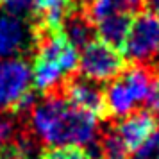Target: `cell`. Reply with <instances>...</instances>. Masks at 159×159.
I'll return each mask as SVG.
<instances>
[{
    "label": "cell",
    "mask_w": 159,
    "mask_h": 159,
    "mask_svg": "<svg viewBox=\"0 0 159 159\" xmlns=\"http://www.w3.org/2000/svg\"><path fill=\"white\" fill-rule=\"evenodd\" d=\"M97 148H98V159H130V148L118 136L115 127L102 134Z\"/></svg>",
    "instance_id": "12"
},
{
    "label": "cell",
    "mask_w": 159,
    "mask_h": 159,
    "mask_svg": "<svg viewBox=\"0 0 159 159\" xmlns=\"http://www.w3.org/2000/svg\"><path fill=\"white\" fill-rule=\"evenodd\" d=\"M39 159H95L89 150L75 145H61V147H47Z\"/></svg>",
    "instance_id": "13"
},
{
    "label": "cell",
    "mask_w": 159,
    "mask_h": 159,
    "mask_svg": "<svg viewBox=\"0 0 159 159\" xmlns=\"http://www.w3.org/2000/svg\"><path fill=\"white\" fill-rule=\"evenodd\" d=\"M2 2H4V0H0V4H2Z\"/></svg>",
    "instance_id": "20"
},
{
    "label": "cell",
    "mask_w": 159,
    "mask_h": 159,
    "mask_svg": "<svg viewBox=\"0 0 159 159\" xmlns=\"http://www.w3.org/2000/svg\"><path fill=\"white\" fill-rule=\"evenodd\" d=\"M122 56L132 65H145L159 54V18L143 13L132 18L129 34L123 41Z\"/></svg>",
    "instance_id": "5"
},
{
    "label": "cell",
    "mask_w": 159,
    "mask_h": 159,
    "mask_svg": "<svg viewBox=\"0 0 159 159\" xmlns=\"http://www.w3.org/2000/svg\"><path fill=\"white\" fill-rule=\"evenodd\" d=\"M36 104L32 70L22 57L0 59V111L25 113Z\"/></svg>",
    "instance_id": "3"
},
{
    "label": "cell",
    "mask_w": 159,
    "mask_h": 159,
    "mask_svg": "<svg viewBox=\"0 0 159 159\" xmlns=\"http://www.w3.org/2000/svg\"><path fill=\"white\" fill-rule=\"evenodd\" d=\"M63 32L65 36L68 38V41L77 48V50H82L89 41L97 39L95 36V25L89 22V18L86 16V11H84V4L77 0L73 4V7L70 9L68 16L65 18V23H63Z\"/></svg>",
    "instance_id": "9"
},
{
    "label": "cell",
    "mask_w": 159,
    "mask_h": 159,
    "mask_svg": "<svg viewBox=\"0 0 159 159\" xmlns=\"http://www.w3.org/2000/svg\"><path fill=\"white\" fill-rule=\"evenodd\" d=\"M152 73L145 65H132L125 68L113 82L104 89L106 116L123 118L134 113V109L148 102L152 91Z\"/></svg>",
    "instance_id": "2"
},
{
    "label": "cell",
    "mask_w": 159,
    "mask_h": 159,
    "mask_svg": "<svg viewBox=\"0 0 159 159\" xmlns=\"http://www.w3.org/2000/svg\"><path fill=\"white\" fill-rule=\"evenodd\" d=\"M123 70H125V57L122 56V52L100 39L89 41L80 50L79 72L82 77L93 82L113 80Z\"/></svg>",
    "instance_id": "4"
},
{
    "label": "cell",
    "mask_w": 159,
    "mask_h": 159,
    "mask_svg": "<svg viewBox=\"0 0 159 159\" xmlns=\"http://www.w3.org/2000/svg\"><path fill=\"white\" fill-rule=\"evenodd\" d=\"M132 159H159V130H156L136 150Z\"/></svg>",
    "instance_id": "15"
},
{
    "label": "cell",
    "mask_w": 159,
    "mask_h": 159,
    "mask_svg": "<svg viewBox=\"0 0 159 159\" xmlns=\"http://www.w3.org/2000/svg\"><path fill=\"white\" fill-rule=\"evenodd\" d=\"M36 47V34L32 25L23 18L2 11L0 13V59L18 57Z\"/></svg>",
    "instance_id": "6"
},
{
    "label": "cell",
    "mask_w": 159,
    "mask_h": 159,
    "mask_svg": "<svg viewBox=\"0 0 159 159\" xmlns=\"http://www.w3.org/2000/svg\"><path fill=\"white\" fill-rule=\"evenodd\" d=\"M59 93L65 100L79 111H84L91 116H106L104 107V89L97 82L86 79L82 75H73L63 82Z\"/></svg>",
    "instance_id": "7"
},
{
    "label": "cell",
    "mask_w": 159,
    "mask_h": 159,
    "mask_svg": "<svg viewBox=\"0 0 159 159\" xmlns=\"http://www.w3.org/2000/svg\"><path fill=\"white\" fill-rule=\"evenodd\" d=\"M29 120L34 134L48 147L75 145L84 148L95 145L98 138L97 118L70 106L59 89L32 106Z\"/></svg>",
    "instance_id": "1"
},
{
    "label": "cell",
    "mask_w": 159,
    "mask_h": 159,
    "mask_svg": "<svg viewBox=\"0 0 159 159\" xmlns=\"http://www.w3.org/2000/svg\"><path fill=\"white\" fill-rule=\"evenodd\" d=\"M143 6V0H88L84 11L89 22L97 23L109 15H130Z\"/></svg>",
    "instance_id": "11"
},
{
    "label": "cell",
    "mask_w": 159,
    "mask_h": 159,
    "mask_svg": "<svg viewBox=\"0 0 159 159\" xmlns=\"http://www.w3.org/2000/svg\"><path fill=\"white\" fill-rule=\"evenodd\" d=\"M32 157V145L27 138H16L9 139L0 145V159H30Z\"/></svg>",
    "instance_id": "14"
},
{
    "label": "cell",
    "mask_w": 159,
    "mask_h": 159,
    "mask_svg": "<svg viewBox=\"0 0 159 159\" xmlns=\"http://www.w3.org/2000/svg\"><path fill=\"white\" fill-rule=\"evenodd\" d=\"M130 23H132L130 15H109L95 23V36L97 39L120 50L129 34Z\"/></svg>",
    "instance_id": "10"
},
{
    "label": "cell",
    "mask_w": 159,
    "mask_h": 159,
    "mask_svg": "<svg viewBox=\"0 0 159 159\" xmlns=\"http://www.w3.org/2000/svg\"><path fill=\"white\" fill-rule=\"evenodd\" d=\"M143 7L148 15L159 18V0H143Z\"/></svg>",
    "instance_id": "19"
},
{
    "label": "cell",
    "mask_w": 159,
    "mask_h": 159,
    "mask_svg": "<svg viewBox=\"0 0 159 159\" xmlns=\"http://www.w3.org/2000/svg\"><path fill=\"white\" fill-rule=\"evenodd\" d=\"M148 106L152 109V115L156 118V122H159V73L157 77L154 79L152 82V91H150V97H148Z\"/></svg>",
    "instance_id": "17"
},
{
    "label": "cell",
    "mask_w": 159,
    "mask_h": 159,
    "mask_svg": "<svg viewBox=\"0 0 159 159\" xmlns=\"http://www.w3.org/2000/svg\"><path fill=\"white\" fill-rule=\"evenodd\" d=\"M2 4L7 13L20 16V18L32 15V7H34V0H4Z\"/></svg>",
    "instance_id": "16"
},
{
    "label": "cell",
    "mask_w": 159,
    "mask_h": 159,
    "mask_svg": "<svg viewBox=\"0 0 159 159\" xmlns=\"http://www.w3.org/2000/svg\"><path fill=\"white\" fill-rule=\"evenodd\" d=\"M115 130L130 150H138L157 130V122L150 111H136L120 118Z\"/></svg>",
    "instance_id": "8"
},
{
    "label": "cell",
    "mask_w": 159,
    "mask_h": 159,
    "mask_svg": "<svg viewBox=\"0 0 159 159\" xmlns=\"http://www.w3.org/2000/svg\"><path fill=\"white\" fill-rule=\"evenodd\" d=\"M13 132H15L13 123L9 122V120H6V118H0V145L9 141L13 138Z\"/></svg>",
    "instance_id": "18"
}]
</instances>
